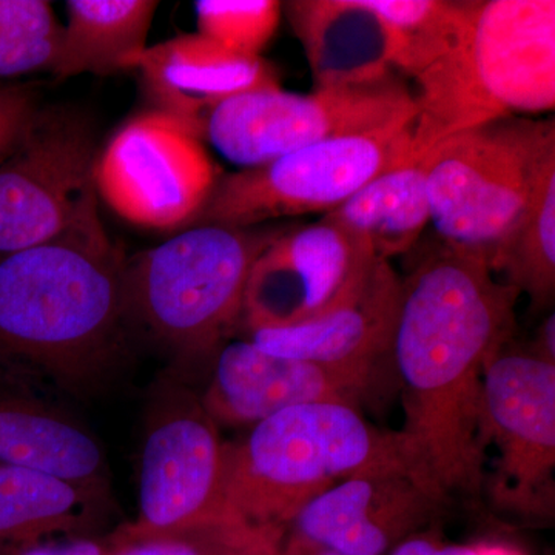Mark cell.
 <instances>
[{
	"mask_svg": "<svg viewBox=\"0 0 555 555\" xmlns=\"http://www.w3.org/2000/svg\"><path fill=\"white\" fill-rule=\"evenodd\" d=\"M507 341L483 374L485 440L499 451L486 488L511 513L547 518L554 513L555 364Z\"/></svg>",
	"mask_w": 555,
	"mask_h": 555,
	"instance_id": "7c38bea8",
	"label": "cell"
},
{
	"mask_svg": "<svg viewBox=\"0 0 555 555\" xmlns=\"http://www.w3.org/2000/svg\"><path fill=\"white\" fill-rule=\"evenodd\" d=\"M131 69L141 73L153 109L179 120L203 142L208 115L221 102L251 91L280 90L269 61L225 49L199 33L147 47Z\"/></svg>",
	"mask_w": 555,
	"mask_h": 555,
	"instance_id": "e0dca14e",
	"label": "cell"
},
{
	"mask_svg": "<svg viewBox=\"0 0 555 555\" xmlns=\"http://www.w3.org/2000/svg\"><path fill=\"white\" fill-rule=\"evenodd\" d=\"M116 545L118 547L113 555H225L236 550L280 553V539L269 532H254V534L196 532V534L156 537V539L138 540V542L116 543Z\"/></svg>",
	"mask_w": 555,
	"mask_h": 555,
	"instance_id": "484cf974",
	"label": "cell"
},
{
	"mask_svg": "<svg viewBox=\"0 0 555 555\" xmlns=\"http://www.w3.org/2000/svg\"><path fill=\"white\" fill-rule=\"evenodd\" d=\"M323 218L366 244L379 259L408 254L430 221L425 156L372 179Z\"/></svg>",
	"mask_w": 555,
	"mask_h": 555,
	"instance_id": "ffe728a7",
	"label": "cell"
},
{
	"mask_svg": "<svg viewBox=\"0 0 555 555\" xmlns=\"http://www.w3.org/2000/svg\"><path fill=\"white\" fill-rule=\"evenodd\" d=\"M392 42V64L418 78L454 49L466 21V2L367 0Z\"/></svg>",
	"mask_w": 555,
	"mask_h": 555,
	"instance_id": "cb8c5ba5",
	"label": "cell"
},
{
	"mask_svg": "<svg viewBox=\"0 0 555 555\" xmlns=\"http://www.w3.org/2000/svg\"><path fill=\"white\" fill-rule=\"evenodd\" d=\"M283 5L308 56L315 90L375 86L392 76V42L367 0H292Z\"/></svg>",
	"mask_w": 555,
	"mask_h": 555,
	"instance_id": "d6986e66",
	"label": "cell"
},
{
	"mask_svg": "<svg viewBox=\"0 0 555 555\" xmlns=\"http://www.w3.org/2000/svg\"><path fill=\"white\" fill-rule=\"evenodd\" d=\"M199 35L236 53L259 56L280 25L283 3L275 0H199Z\"/></svg>",
	"mask_w": 555,
	"mask_h": 555,
	"instance_id": "d4e9b609",
	"label": "cell"
},
{
	"mask_svg": "<svg viewBox=\"0 0 555 555\" xmlns=\"http://www.w3.org/2000/svg\"><path fill=\"white\" fill-rule=\"evenodd\" d=\"M159 2L152 0H68L57 78L131 69L147 49Z\"/></svg>",
	"mask_w": 555,
	"mask_h": 555,
	"instance_id": "7402d4cb",
	"label": "cell"
},
{
	"mask_svg": "<svg viewBox=\"0 0 555 555\" xmlns=\"http://www.w3.org/2000/svg\"><path fill=\"white\" fill-rule=\"evenodd\" d=\"M126 259L100 210L57 238L0 254V364L75 396L102 386L126 353Z\"/></svg>",
	"mask_w": 555,
	"mask_h": 555,
	"instance_id": "7a4b0ae2",
	"label": "cell"
},
{
	"mask_svg": "<svg viewBox=\"0 0 555 555\" xmlns=\"http://www.w3.org/2000/svg\"><path fill=\"white\" fill-rule=\"evenodd\" d=\"M62 31L47 0H0V38H49Z\"/></svg>",
	"mask_w": 555,
	"mask_h": 555,
	"instance_id": "f1b7e54d",
	"label": "cell"
},
{
	"mask_svg": "<svg viewBox=\"0 0 555 555\" xmlns=\"http://www.w3.org/2000/svg\"><path fill=\"white\" fill-rule=\"evenodd\" d=\"M415 115L414 94L393 76L375 86L309 94L251 91L211 109L206 141L248 169L331 139L374 133Z\"/></svg>",
	"mask_w": 555,
	"mask_h": 555,
	"instance_id": "9c48e42d",
	"label": "cell"
},
{
	"mask_svg": "<svg viewBox=\"0 0 555 555\" xmlns=\"http://www.w3.org/2000/svg\"><path fill=\"white\" fill-rule=\"evenodd\" d=\"M397 463L409 465L398 434L372 426L358 408L298 404L257 423L240 443H225V494L248 525L283 535L332 486Z\"/></svg>",
	"mask_w": 555,
	"mask_h": 555,
	"instance_id": "277c9868",
	"label": "cell"
},
{
	"mask_svg": "<svg viewBox=\"0 0 555 555\" xmlns=\"http://www.w3.org/2000/svg\"><path fill=\"white\" fill-rule=\"evenodd\" d=\"M387 555H478L477 545H455L423 531L398 543Z\"/></svg>",
	"mask_w": 555,
	"mask_h": 555,
	"instance_id": "f546056e",
	"label": "cell"
},
{
	"mask_svg": "<svg viewBox=\"0 0 555 555\" xmlns=\"http://www.w3.org/2000/svg\"><path fill=\"white\" fill-rule=\"evenodd\" d=\"M448 507L411 466L397 463L332 486L298 511L283 537L345 555H387Z\"/></svg>",
	"mask_w": 555,
	"mask_h": 555,
	"instance_id": "5bb4252c",
	"label": "cell"
},
{
	"mask_svg": "<svg viewBox=\"0 0 555 555\" xmlns=\"http://www.w3.org/2000/svg\"><path fill=\"white\" fill-rule=\"evenodd\" d=\"M532 352L547 363L555 364V317L550 315L543 321L537 334V343Z\"/></svg>",
	"mask_w": 555,
	"mask_h": 555,
	"instance_id": "1f68e13d",
	"label": "cell"
},
{
	"mask_svg": "<svg viewBox=\"0 0 555 555\" xmlns=\"http://www.w3.org/2000/svg\"><path fill=\"white\" fill-rule=\"evenodd\" d=\"M414 120L331 139L261 166L222 173L184 229L258 228L272 219L327 214L372 179L411 159Z\"/></svg>",
	"mask_w": 555,
	"mask_h": 555,
	"instance_id": "ba28073f",
	"label": "cell"
},
{
	"mask_svg": "<svg viewBox=\"0 0 555 555\" xmlns=\"http://www.w3.org/2000/svg\"><path fill=\"white\" fill-rule=\"evenodd\" d=\"M100 152L89 116L65 105L38 109L0 164V254L57 238L98 211Z\"/></svg>",
	"mask_w": 555,
	"mask_h": 555,
	"instance_id": "30bf717a",
	"label": "cell"
},
{
	"mask_svg": "<svg viewBox=\"0 0 555 555\" xmlns=\"http://www.w3.org/2000/svg\"><path fill=\"white\" fill-rule=\"evenodd\" d=\"M214 360L201 401L217 425H257L284 409L321 401L358 408L372 377L369 369L272 356L248 339L224 343Z\"/></svg>",
	"mask_w": 555,
	"mask_h": 555,
	"instance_id": "9a60e30c",
	"label": "cell"
},
{
	"mask_svg": "<svg viewBox=\"0 0 555 555\" xmlns=\"http://www.w3.org/2000/svg\"><path fill=\"white\" fill-rule=\"evenodd\" d=\"M377 257L335 222L286 230L255 261L240 326L247 331L305 323L353 297Z\"/></svg>",
	"mask_w": 555,
	"mask_h": 555,
	"instance_id": "4fadbf2b",
	"label": "cell"
},
{
	"mask_svg": "<svg viewBox=\"0 0 555 555\" xmlns=\"http://www.w3.org/2000/svg\"><path fill=\"white\" fill-rule=\"evenodd\" d=\"M108 496L51 474L0 465V550L38 545L43 537L79 531Z\"/></svg>",
	"mask_w": 555,
	"mask_h": 555,
	"instance_id": "44dd1931",
	"label": "cell"
},
{
	"mask_svg": "<svg viewBox=\"0 0 555 555\" xmlns=\"http://www.w3.org/2000/svg\"><path fill=\"white\" fill-rule=\"evenodd\" d=\"M280 555H345L318 546L315 543L302 542V540L283 537L280 545Z\"/></svg>",
	"mask_w": 555,
	"mask_h": 555,
	"instance_id": "d6a6232c",
	"label": "cell"
},
{
	"mask_svg": "<svg viewBox=\"0 0 555 555\" xmlns=\"http://www.w3.org/2000/svg\"><path fill=\"white\" fill-rule=\"evenodd\" d=\"M54 387L0 364V465L40 470L108 496L105 449Z\"/></svg>",
	"mask_w": 555,
	"mask_h": 555,
	"instance_id": "2e32d148",
	"label": "cell"
},
{
	"mask_svg": "<svg viewBox=\"0 0 555 555\" xmlns=\"http://www.w3.org/2000/svg\"><path fill=\"white\" fill-rule=\"evenodd\" d=\"M492 272L545 306L555 291V155L540 169L531 198L513 235L496 257Z\"/></svg>",
	"mask_w": 555,
	"mask_h": 555,
	"instance_id": "603a6c76",
	"label": "cell"
},
{
	"mask_svg": "<svg viewBox=\"0 0 555 555\" xmlns=\"http://www.w3.org/2000/svg\"><path fill=\"white\" fill-rule=\"evenodd\" d=\"M225 555H280V553H269V551L261 550H236Z\"/></svg>",
	"mask_w": 555,
	"mask_h": 555,
	"instance_id": "e575fe53",
	"label": "cell"
},
{
	"mask_svg": "<svg viewBox=\"0 0 555 555\" xmlns=\"http://www.w3.org/2000/svg\"><path fill=\"white\" fill-rule=\"evenodd\" d=\"M221 175L198 137L166 113L150 109L101 149L94 185L98 196L127 221L179 232Z\"/></svg>",
	"mask_w": 555,
	"mask_h": 555,
	"instance_id": "8fae6325",
	"label": "cell"
},
{
	"mask_svg": "<svg viewBox=\"0 0 555 555\" xmlns=\"http://www.w3.org/2000/svg\"><path fill=\"white\" fill-rule=\"evenodd\" d=\"M286 229L196 225L126 259L129 324L144 327L181 360L211 361L240 326L259 255Z\"/></svg>",
	"mask_w": 555,
	"mask_h": 555,
	"instance_id": "5b68a950",
	"label": "cell"
},
{
	"mask_svg": "<svg viewBox=\"0 0 555 555\" xmlns=\"http://www.w3.org/2000/svg\"><path fill=\"white\" fill-rule=\"evenodd\" d=\"M400 287L396 270L378 258L360 291L338 308L294 326L247 331V339L272 356L374 372L389 353Z\"/></svg>",
	"mask_w": 555,
	"mask_h": 555,
	"instance_id": "ac0fdd59",
	"label": "cell"
},
{
	"mask_svg": "<svg viewBox=\"0 0 555 555\" xmlns=\"http://www.w3.org/2000/svg\"><path fill=\"white\" fill-rule=\"evenodd\" d=\"M116 545L112 539H76L64 543H38L25 547L16 555H113Z\"/></svg>",
	"mask_w": 555,
	"mask_h": 555,
	"instance_id": "4dcf8cb0",
	"label": "cell"
},
{
	"mask_svg": "<svg viewBox=\"0 0 555 555\" xmlns=\"http://www.w3.org/2000/svg\"><path fill=\"white\" fill-rule=\"evenodd\" d=\"M225 443L201 396L178 382L156 389L145 425L139 473V514L113 542L229 532L254 534L230 505L224 485Z\"/></svg>",
	"mask_w": 555,
	"mask_h": 555,
	"instance_id": "52a82bcc",
	"label": "cell"
},
{
	"mask_svg": "<svg viewBox=\"0 0 555 555\" xmlns=\"http://www.w3.org/2000/svg\"><path fill=\"white\" fill-rule=\"evenodd\" d=\"M518 294L441 241L401 280L389 347L406 412L397 434L416 476L448 505L485 492V367L511 339Z\"/></svg>",
	"mask_w": 555,
	"mask_h": 555,
	"instance_id": "6da1fadb",
	"label": "cell"
},
{
	"mask_svg": "<svg viewBox=\"0 0 555 555\" xmlns=\"http://www.w3.org/2000/svg\"><path fill=\"white\" fill-rule=\"evenodd\" d=\"M40 107L30 86L0 82V164L17 147Z\"/></svg>",
	"mask_w": 555,
	"mask_h": 555,
	"instance_id": "83f0119b",
	"label": "cell"
},
{
	"mask_svg": "<svg viewBox=\"0 0 555 555\" xmlns=\"http://www.w3.org/2000/svg\"><path fill=\"white\" fill-rule=\"evenodd\" d=\"M478 555H528L520 547L505 542L476 543Z\"/></svg>",
	"mask_w": 555,
	"mask_h": 555,
	"instance_id": "836d02e7",
	"label": "cell"
},
{
	"mask_svg": "<svg viewBox=\"0 0 555 555\" xmlns=\"http://www.w3.org/2000/svg\"><path fill=\"white\" fill-rule=\"evenodd\" d=\"M553 155L554 119H499L441 141L425 155L430 221L441 243L492 270Z\"/></svg>",
	"mask_w": 555,
	"mask_h": 555,
	"instance_id": "8992f818",
	"label": "cell"
},
{
	"mask_svg": "<svg viewBox=\"0 0 555 555\" xmlns=\"http://www.w3.org/2000/svg\"><path fill=\"white\" fill-rule=\"evenodd\" d=\"M416 83L411 158L462 131L554 108V0L466 2L454 49Z\"/></svg>",
	"mask_w": 555,
	"mask_h": 555,
	"instance_id": "3957f363",
	"label": "cell"
},
{
	"mask_svg": "<svg viewBox=\"0 0 555 555\" xmlns=\"http://www.w3.org/2000/svg\"><path fill=\"white\" fill-rule=\"evenodd\" d=\"M62 36L49 38H0V79L38 72H56L61 60Z\"/></svg>",
	"mask_w": 555,
	"mask_h": 555,
	"instance_id": "4316f807",
	"label": "cell"
}]
</instances>
